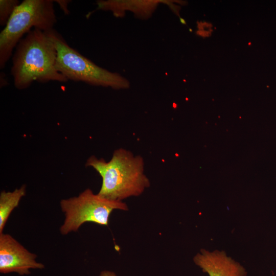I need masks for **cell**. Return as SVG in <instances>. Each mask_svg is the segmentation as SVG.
<instances>
[{
	"instance_id": "cell-11",
	"label": "cell",
	"mask_w": 276,
	"mask_h": 276,
	"mask_svg": "<svg viewBox=\"0 0 276 276\" xmlns=\"http://www.w3.org/2000/svg\"><path fill=\"white\" fill-rule=\"evenodd\" d=\"M99 276H117L114 272L109 270L102 271Z\"/></svg>"
},
{
	"instance_id": "cell-7",
	"label": "cell",
	"mask_w": 276,
	"mask_h": 276,
	"mask_svg": "<svg viewBox=\"0 0 276 276\" xmlns=\"http://www.w3.org/2000/svg\"><path fill=\"white\" fill-rule=\"evenodd\" d=\"M196 265L209 276H246L245 269L223 251L204 249L194 258Z\"/></svg>"
},
{
	"instance_id": "cell-9",
	"label": "cell",
	"mask_w": 276,
	"mask_h": 276,
	"mask_svg": "<svg viewBox=\"0 0 276 276\" xmlns=\"http://www.w3.org/2000/svg\"><path fill=\"white\" fill-rule=\"evenodd\" d=\"M20 4L18 0H0V24L7 23L15 8Z\"/></svg>"
},
{
	"instance_id": "cell-2",
	"label": "cell",
	"mask_w": 276,
	"mask_h": 276,
	"mask_svg": "<svg viewBox=\"0 0 276 276\" xmlns=\"http://www.w3.org/2000/svg\"><path fill=\"white\" fill-rule=\"evenodd\" d=\"M85 166L93 168L101 176L102 183L98 194L110 200L122 201L139 196L150 186L143 157L123 148L114 150L107 162L92 155Z\"/></svg>"
},
{
	"instance_id": "cell-3",
	"label": "cell",
	"mask_w": 276,
	"mask_h": 276,
	"mask_svg": "<svg viewBox=\"0 0 276 276\" xmlns=\"http://www.w3.org/2000/svg\"><path fill=\"white\" fill-rule=\"evenodd\" d=\"M54 1L24 0L17 6L0 33V68L3 69L25 34L38 29H54L57 18Z\"/></svg>"
},
{
	"instance_id": "cell-4",
	"label": "cell",
	"mask_w": 276,
	"mask_h": 276,
	"mask_svg": "<svg viewBox=\"0 0 276 276\" xmlns=\"http://www.w3.org/2000/svg\"><path fill=\"white\" fill-rule=\"evenodd\" d=\"M45 32L57 51L56 68L67 80L117 89L129 87V82L125 78L97 65L70 46L55 29Z\"/></svg>"
},
{
	"instance_id": "cell-1",
	"label": "cell",
	"mask_w": 276,
	"mask_h": 276,
	"mask_svg": "<svg viewBox=\"0 0 276 276\" xmlns=\"http://www.w3.org/2000/svg\"><path fill=\"white\" fill-rule=\"evenodd\" d=\"M26 35L13 55L11 73L15 87L24 89L34 81L67 82L56 68L57 51L46 32L33 29Z\"/></svg>"
},
{
	"instance_id": "cell-5",
	"label": "cell",
	"mask_w": 276,
	"mask_h": 276,
	"mask_svg": "<svg viewBox=\"0 0 276 276\" xmlns=\"http://www.w3.org/2000/svg\"><path fill=\"white\" fill-rule=\"evenodd\" d=\"M60 205L65 216L60 228L62 235L76 232L86 222L107 226L113 210L128 209L125 203L103 198L90 189H86L77 196L62 199Z\"/></svg>"
},
{
	"instance_id": "cell-6",
	"label": "cell",
	"mask_w": 276,
	"mask_h": 276,
	"mask_svg": "<svg viewBox=\"0 0 276 276\" xmlns=\"http://www.w3.org/2000/svg\"><path fill=\"white\" fill-rule=\"evenodd\" d=\"M37 256L29 251L9 234H0V272L30 274L31 269H41L44 265L36 260Z\"/></svg>"
},
{
	"instance_id": "cell-8",
	"label": "cell",
	"mask_w": 276,
	"mask_h": 276,
	"mask_svg": "<svg viewBox=\"0 0 276 276\" xmlns=\"http://www.w3.org/2000/svg\"><path fill=\"white\" fill-rule=\"evenodd\" d=\"M26 187L21 186L13 191L1 192L0 194V234L3 233L4 226L12 211L17 207L26 194Z\"/></svg>"
},
{
	"instance_id": "cell-10",
	"label": "cell",
	"mask_w": 276,
	"mask_h": 276,
	"mask_svg": "<svg viewBox=\"0 0 276 276\" xmlns=\"http://www.w3.org/2000/svg\"><path fill=\"white\" fill-rule=\"evenodd\" d=\"M54 1L59 5L60 8L63 11L65 14H69L70 11L68 9V5L70 2H71L70 1L57 0V1Z\"/></svg>"
}]
</instances>
